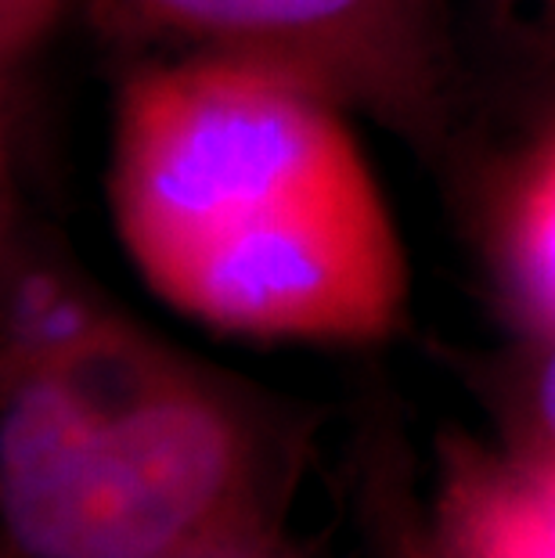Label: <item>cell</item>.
<instances>
[{
    "label": "cell",
    "mask_w": 555,
    "mask_h": 558,
    "mask_svg": "<svg viewBox=\"0 0 555 558\" xmlns=\"http://www.w3.org/2000/svg\"><path fill=\"white\" fill-rule=\"evenodd\" d=\"M336 101L231 58L120 87L109 209L159 300L228 336L364 347L408 320V253Z\"/></svg>",
    "instance_id": "cell-1"
},
{
    "label": "cell",
    "mask_w": 555,
    "mask_h": 558,
    "mask_svg": "<svg viewBox=\"0 0 555 558\" xmlns=\"http://www.w3.org/2000/svg\"><path fill=\"white\" fill-rule=\"evenodd\" d=\"M494 253L519 317L541 339H555V126L519 166Z\"/></svg>",
    "instance_id": "cell-5"
},
{
    "label": "cell",
    "mask_w": 555,
    "mask_h": 558,
    "mask_svg": "<svg viewBox=\"0 0 555 558\" xmlns=\"http://www.w3.org/2000/svg\"><path fill=\"white\" fill-rule=\"evenodd\" d=\"M148 58H231L281 73L411 148L447 141L458 90L451 0H84Z\"/></svg>",
    "instance_id": "cell-3"
},
{
    "label": "cell",
    "mask_w": 555,
    "mask_h": 558,
    "mask_svg": "<svg viewBox=\"0 0 555 558\" xmlns=\"http://www.w3.org/2000/svg\"><path fill=\"white\" fill-rule=\"evenodd\" d=\"M491 29L527 62L555 69V0H476Z\"/></svg>",
    "instance_id": "cell-6"
},
{
    "label": "cell",
    "mask_w": 555,
    "mask_h": 558,
    "mask_svg": "<svg viewBox=\"0 0 555 558\" xmlns=\"http://www.w3.org/2000/svg\"><path fill=\"white\" fill-rule=\"evenodd\" d=\"M433 530L447 558H555V454L455 458Z\"/></svg>",
    "instance_id": "cell-4"
},
{
    "label": "cell",
    "mask_w": 555,
    "mask_h": 558,
    "mask_svg": "<svg viewBox=\"0 0 555 558\" xmlns=\"http://www.w3.org/2000/svg\"><path fill=\"white\" fill-rule=\"evenodd\" d=\"M76 0H0V54L4 69H22L62 29Z\"/></svg>",
    "instance_id": "cell-7"
},
{
    "label": "cell",
    "mask_w": 555,
    "mask_h": 558,
    "mask_svg": "<svg viewBox=\"0 0 555 558\" xmlns=\"http://www.w3.org/2000/svg\"><path fill=\"white\" fill-rule=\"evenodd\" d=\"M303 425L44 248L4 270L0 515L19 558H264Z\"/></svg>",
    "instance_id": "cell-2"
},
{
    "label": "cell",
    "mask_w": 555,
    "mask_h": 558,
    "mask_svg": "<svg viewBox=\"0 0 555 558\" xmlns=\"http://www.w3.org/2000/svg\"><path fill=\"white\" fill-rule=\"evenodd\" d=\"M548 347L541 353L538 372L530 378V393H527V408H530V422H534V447L552 450L555 454V339H545Z\"/></svg>",
    "instance_id": "cell-9"
},
{
    "label": "cell",
    "mask_w": 555,
    "mask_h": 558,
    "mask_svg": "<svg viewBox=\"0 0 555 558\" xmlns=\"http://www.w3.org/2000/svg\"><path fill=\"white\" fill-rule=\"evenodd\" d=\"M394 490H383L372 512V544L369 558H447L433 522H422L397 505Z\"/></svg>",
    "instance_id": "cell-8"
}]
</instances>
